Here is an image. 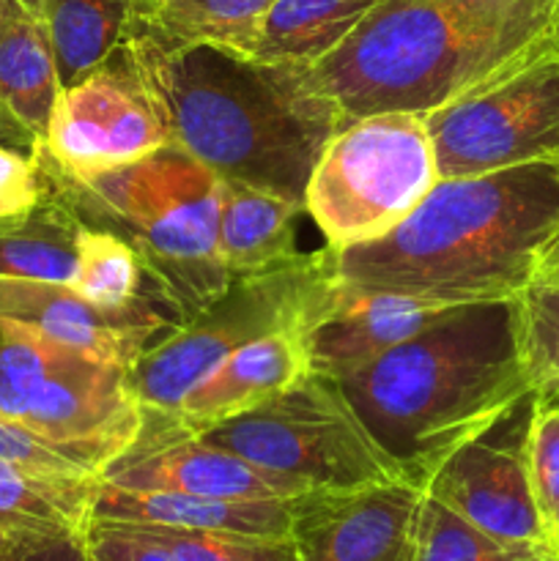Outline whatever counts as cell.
Returning a JSON list of instances; mask_svg holds the SVG:
<instances>
[{
	"label": "cell",
	"instance_id": "1",
	"mask_svg": "<svg viewBox=\"0 0 559 561\" xmlns=\"http://www.w3.org/2000/svg\"><path fill=\"white\" fill-rule=\"evenodd\" d=\"M124 49L168 124L170 142L219 179L305 208L312 168L345 124L307 69L219 47L170 49L135 25Z\"/></svg>",
	"mask_w": 559,
	"mask_h": 561
},
{
	"label": "cell",
	"instance_id": "2",
	"mask_svg": "<svg viewBox=\"0 0 559 561\" xmlns=\"http://www.w3.org/2000/svg\"><path fill=\"white\" fill-rule=\"evenodd\" d=\"M557 230L559 162L438 179L392 233L338 252L334 272L444 307L510 301L535 279Z\"/></svg>",
	"mask_w": 559,
	"mask_h": 561
},
{
	"label": "cell",
	"instance_id": "3",
	"mask_svg": "<svg viewBox=\"0 0 559 561\" xmlns=\"http://www.w3.org/2000/svg\"><path fill=\"white\" fill-rule=\"evenodd\" d=\"M338 387L406 480L422 488L453 449L532 394L515 301L453 307Z\"/></svg>",
	"mask_w": 559,
	"mask_h": 561
},
{
	"label": "cell",
	"instance_id": "4",
	"mask_svg": "<svg viewBox=\"0 0 559 561\" xmlns=\"http://www.w3.org/2000/svg\"><path fill=\"white\" fill-rule=\"evenodd\" d=\"M559 42V20H482L442 0H381L307 77L343 121L425 115Z\"/></svg>",
	"mask_w": 559,
	"mask_h": 561
},
{
	"label": "cell",
	"instance_id": "5",
	"mask_svg": "<svg viewBox=\"0 0 559 561\" xmlns=\"http://www.w3.org/2000/svg\"><path fill=\"white\" fill-rule=\"evenodd\" d=\"M42 164L55 195L82 222L113 230L135 247L148 279L181 323L230 285L233 277L217 250L223 181L190 151L170 142L140 162L85 181L66 179L44 159Z\"/></svg>",
	"mask_w": 559,
	"mask_h": 561
},
{
	"label": "cell",
	"instance_id": "6",
	"mask_svg": "<svg viewBox=\"0 0 559 561\" xmlns=\"http://www.w3.org/2000/svg\"><path fill=\"white\" fill-rule=\"evenodd\" d=\"M0 420L27 427L102 477L142 431L129 367L0 323Z\"/></svg>",
	"mask_w": 559,
	"mask_h": 561
},
{
	"label": "cell",
	"instance_id": "7",
	"mask_svg": "<svg viewBox=\"0 0 559 561\" xmlns=\"http://www.w3.org/2000/svg\"><path fill=\"white\" fill-rule=\"evenodd\" d=\"M436 184L425 115H365L329 137L307 181L305 211L329 250L343 252L392 233Z\"/></svg>",
	"mask_w": 559,
	"mask_h": 561
},
{
	"label": "cell",
	"instance_id": "8",
	"mask_svg": "<svg viewBox=\"0 0 559 561\" xmlns=\"http://www.w3.org/2000/svg\"><path fill=\"white\" fill-rule=\"evenodd\" d=\"M338 252L323 247L272 272L233 277L197 316L153 343L129 370L142 420L164 422L225 356L283 329H299L334 274Z\"/></svg>",
	"mask_w": 559,
	"mask_h": 561
},
{
	"label": "cell",
	"instance_id": "9",
	"mask_svg": "<svg viewBox=\"0 0 559 561\" xmlns=\"http://www.w3.org/2000/svg\"><path fill=\"white\" fill-rule=\"evenodd\" d=\"M261 469L294 477L312 491H356L406 480L367 433L332 378L307 373L269 403L197 433Z\"/></svg>",
	"mask_w": 559,
	"mask_h": 561
},
{
	"label": "cell",
	"instance_id": "10",
	"mask_svg": "<svg viewBox=\"0 0 559 561\" xmlns=\"http://www.w3.org/2000/svg\"><path fill=\"white\" fill-rule=\"evenodd\" d=\"M438 179L559 162V42L507 75L425 113Z\"/></svg>",
	"mask_w": 559,
	"mask_h": 561
},
{
	"label": "cell",
	"instance_id": "11",
	"mask_svg": "<svg viewBox=\"0 0 559 561\" xmlns=\"http://www.w3.org/2000/svg\"><path fill=\"white\" fill-rule=\"evenodd\" d=\"M170 146V131L124 44L77 85L60 88L47 131L36 142L44 162L71 181L126 168Z\"/></svg>",
	"mask_w": 559,
	"mask_h": 561
},
{
	"label": "cell",
	"instance_id": "12",
	"mask_svg": "<svg viewBox=\"0 0 559 561\" xmlns=\"http://www.w3.org/2000/svg\"><path fill=\"white\" fill-rule=\"evenodd\" d=\"M535 398L526 394L480 436L447 455L422 491L475 529L510 546L551 551L526 466V431Z\"/></svg>",
	"mask_w": 559,
	"mask_h": 561
},
{
	"label": "cell",
	"instance_id": "13",
	"mask_svg": "<svg viewBox=\"0 0 559 561\" xmlns=\"http://www.w3.org/2000/svg\"><path fill=\"white\" fill-rule=\"evenodd\" d=\"M422 496L411 480L305 493L290 535L296 561H414Z\"/></svg>",
	"mask_w": 559,
	"mask_h": 561
},
{
	"label": "cell",
	"instance_id": "14",
	"mask_svg": "<svg viewBox=\"0 0 559 561\" xmlns=\"http://www.w3.org/2000/svg\"><path fill=\"white\" fill-rule=\"evenodd\" d=\"M447 310L453 307L362 288L334 272L299 323L307 365L316 376L340 381L420 334Z\"/></svg>",
	"mask_w": 559,
	"mask_h": 561
},
{
	"label": "cell",
	"instance_id": "15",
	"mask_svg": "<svg viewBox=\"0 0 559 561\" xmlns=\"http://www.w3.org/2000/svg\"><path fill=\"white\" fill-rule=\"evenodd\" d=\"M102 482L126 491H173L230 502L296 499L312 491L305 482L261 469L197 433L146 425L137 442L104 469Z\"/></svg>",
	"mask_w": 559,
	"mask_h": 561
},
{
	"label": "cell",
	"instance_id": "16",
	"mask_svg": "<svg viewBox=\"0 0 559 561\" xmlns=\"http://www.w3.org/2000/svg\"><path fill=\"white\" fill-rule=\"evenodd\" d=\"M0 323L33 329L47 340L91 354L96 359L135 367V362L153 343L181 327L168 310L110 316L82 299L71 285L42 283V279L0 277Z\"/></svg>",
	"mask_w": 559,
	"mask_h": 561
},
{
	"label": "cell",
	"instance_id": "17",
	"mask_svg": "<svg viewBox=\"0 0 559 561\" xmlns=\"http://www.w3.org/2000/svg\"><path fill=\"white\" fill-rule=\"evenodd\" d=\"M307 373L310 365L299 329H283L225 356L203 381L186 392L173 416L164 422L142 420V425L175 433H203L269 403L301 381Z\"/></svg>",
	"mask_w": 559,
	"mask_h": 561
},
{
	"label": "cell",
	"instance_id": "18",
	"mask_svg": "<svg viewBox=\"0 0 559 561\" xmlns=\"http://www.w3.org/2000/svg\"><path fill=\"white\" fill-rule=\"evenodd\" d=\"M299 499H263V502H230V499L190 496L173 491H126L99 480L93 493L91 520L129 526H170V529L233 531L255 537L294 535Z\"/></svg>",
	"mask_w": 559,
	"mask_h": 561
},
{
	"label": "cell",
	"instance_id": "19",
	"mask_svg": "<svg viewBox=\"0 0 559 561\" xmlns=\"http://www.w3.org/2000/svg\"><path fill=\"white\" fill-rule=\"evenodd\" d=\"M219 261L230 277L272 272L299 261L296 219L305 211L285 197L219 179Z\"/></svg>",
	"mask_w": 559,
	"mask_h": 561
},
{
	"label": "cell",
	"instance_id": "20",
	"mask_svg": "<svg viewBox=\"0 0 559 561\" xmlns=\"http://www.w3.org/2000/svg\"><path fill=\"white\" fill-rule=\"evenodd\" d=\"M99 480L0 460V529L27 542L82 537Z\"/></svg>",
	"mask_w": 559,
	"mask_h": 561
},
{
	"label": "cell",
	"instance_id": "21",
	"mask_svg": "<svg viewBox=\"0 0 559 561\" xmlns=\"http://www.w3.org/2000/svg\"><path fill=\"white\" fill-rule=\"evenodd\" d=\"M274 0H135L132 25L162 47H219L255 55Z\"/></svg>",
	"mask_w": 559,
	"mask_h": 561
},
{
	"label": "cell",
	"instance_id": "22",
	"mask_svg": "<svg viewBox=\"0 0 559 561\" xmlns=\"http://www.w3.org/2000/svg\"><path fill=\"white\" fill-rule=\"evenodd\" d=\"M381 0H274L252 58L312 69L332 55Z\"/></svg>",
	"mask_w": 559,
	"mask_h": 561
},
{
	"label": "cell",
	"instance_id": "23",
	"mask_svg": "<svg viewBox=\"0 0 559 561\" xmlns=\"http://www.w3.org/2000/svg\"><path fill=\"white\" fill-rule=\"evenodd\" d=\"M58 93V69L42 14L5 20L0 25V107L42 140Z\"/></svg>",
	"mask_w": 559,
	"mask_h": 561
},
{
	"label": "cell",
	"instance_id": "24",
	"mask_svg": "<svg viewBox=\"0 0 559 561\" xmlns=\"http://www.w3.org/2000/svg\"><path fill=\"white\" fill-rule=\"evenodd\" d=\"M135 0H42L60 88L107 64L129 33Z\"/></svg>",
	"mask_w": 559,
	"mask_h": 561
},
{
	"label": "cell",
	"instance_id": "25",
	"mask_svg": "<svg viewBox=\"0 0 559 561\" xmlns=\"http://www.w3.org/2000/svg\"><path fill=\"white\" fill-rule=\"evenodd\" d=\"M75 247L77 268L71 288L93 307L110 312V316H129V312L151 310V307L170 310V305L153 285L146 288V266L129 241L115 236L113 230L96 228V225L80 219Z\"/></svg>",
	"mask_w": 559,
	"mask_h": 561
},
{
	"label": "cell",
	"instance_id": "26",
	"mask_svg": "<svg viewBox=\"0 0 559 561\" xmlns=\"http://www.w3.org/2000/svg\"><path fill=\"white\" fill-rule=\"evenodd\" d=\"M77 228L80 217L55 190L31 217L0 222V277L71 285L77 268Z\"/></svg>",
	"mask_w": 559,
	"mask_h": 561
},
{
	"label": "cell",
	"instance_id": "27",
	"mask_svg": "<svg viewBox=\"0 0 559 561\" xmlns=\"http://www.w3.org/2000/svg\"><path fill=\"white\" fill-rule=\"evenodd\" d=\"M513 301L526 387L535 400H559V285L529 283Z\"/></svg>",
	"mask_w": 559,
	"mask_h": 561
},
{
	"label": "cell",
	"instance_id": "28",
	"mask_svg": "<svg viewBox=\"0 0 559 561\" xmlns=\"http://www.w3.org/2000/svg\"><path fill=\"white\" fill-rule=\"evenodd\" d=\"M414 561H559V557L497 540L425 493L417 524Z\"/></svg>",
	"mask_w": 559,
	"mask_h": 561
},
{
	"label": "cell",
	"instance_id": "29",
	"mask_svg": "<svg viewBox=\"0 0 559 561\" xmlns=\"http://www.w3.org/2000/svg\"><path fill=\"white\" fill-rule=\"evenodd\" d=\"M107 524V520H104ZM126 526L135 535L157 542L179 561H296L290 537H255L233 531L170 529V526Z\"/></svg>",
	"mask_w": 559,
	"mask_h": 561
},
{
	"label": "cell",
	"instance_id": "30",
	"mask_svg": "<svg viewBox=\"0 0 559 561\" xmlns=\"http://www.w3.org/2000/svg\"><path fill=\"white\" fill-rule=\"evenodd\" d=\"M526 466L537 515L559 557V400H535L532 405Z\"/></svg>",
	"mask_w": 559,
	"mask_h": 561
},
{
	"label": "cell",
	"instance_id": "31",
	"mask_svg": "<svg viewBox=\"0 0 559 561\" xmlns=\"http://www.w3.org/2000/svg\"><path fill=\"white\" fill-rule=\"evenodd\" d=\"M49 175L33 151L0 142V222L25 219L49 197Z\"/></svg>",
	"mask_w": 559,
	"mask_h": 561
},
{
	"label": "cell",
	"instance_id": "32",
	"mask_svg": "<svg viewBox=\"0 0 559 561\" xmlns=\"http://www.w3.org/2000/svg\"><path fill=\"white\" fill-rule=\"evenodd\" d=\"M82 548H85V561H179L157 542L135 535L126 526L104 524V520L88 524Z\"/></svg>",
	"mask_w": 559,
	"mask_h": 561
},
{
	"label": "cell",
	"instance_id": "33",
	"mask_svg": "<svg viewBox=\"0 0 559 561\" xmlns=\"http://www.w3.org/2000/svg\"><path fill=\"white\" fill-rule=\"evenodd\" d=\"M482 20H559V0H442Z\"/></svg>",
	"mask_w": 559,
	"mask_h": 561
},
{
	"label": "cell",
	"instance_id": "34",
	"mask_svg": "<svg viewBox=\"0 0 559 561\" xmlns=\"http://www.w3.org/2000/svg\"><path fill=\"white\" fill-rule=\"evenodd\" d=\"M20 561H85V548H82V537L44 540L27 548Z\"/></svg>",
	"mask_w": 559,
	"mask_h": 561
},
{
	"label": "cell",
	"instance_id": "35",
	"mask_svg": "<svg viewBox=\"0 0 559 561\" xmlns=\"http://www.w3.org/2000/svg\"><path fill=\"white\" fill-rule=\"evenodd\" d=\"M0 142H5V146L11 148H20V151H33L38 140L31 135V131L22 129V126L16 124L3 107H0Z\"/></svg>",
	"mask_w": 559,
	"mask_h": 561
},
{
	"label": "cell",
	"instance_id": "36",
	"mask_svg": "<svg viewBox=\"0 0 559 561\" xmlns=\"http://www.w3.org/2000/svg\"><path fill=\"white\" fill-rule=\"evenodd\" d=\"M532 283H557L559 285V230L554 233V239L548 241L546 250H543L540 261H537L535 279Z\"/></svg>",
	"mask_w": 559,
	"mask_h": 561
},
{
	"label": "cell",
	"instance_id": "37",
	"mask_svg": "<svg viewBox=\"0 0 559 561\" xmlns=\"http://www.w3.org/2000/svg\"><path fill=\"white\" fill-rule=\"evenodd\" d=\"M20 14H42V0H0V25Z\"/></svg>",
	"mask_w": 559,
	"mask_h": 561
},
{
	"label": "cell",
	"instance_id": "38",
	"mask_svg": "<svg viewBox=\"0 0 559 561\" xmlns=\"http://www.w3.org/2000/svg\"><path fill=\"white\" fill-rule=\"evenodd\" d=\"M31 546H36V542L16 540V537L5 535V531L0 529V561H20Z\"/></svg>",
	"mask_w": 559,
	"mask_h": 561
}]
</instances>
